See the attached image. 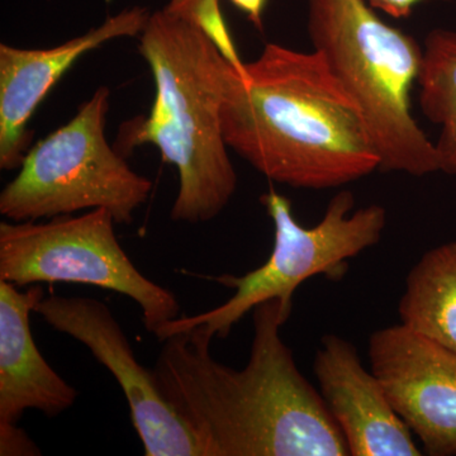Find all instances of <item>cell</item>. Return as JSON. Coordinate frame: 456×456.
<instances>
[{"instance_id":"obj_8","label":"cell","mask_w":456,"mask_h":456,"mask_svg":"<svg viewBox=\"0 0 456 456\" xmlns=\"http://www.w3.org/2000/svg\"><path fill=\"white\" fill-rule=\"evenodd\" d=\"M55 331L82 342L113 374L130 407L146 456H203L191 428L159 389L154 370L143 368L112 311L89 297H44L35 308Z\"/></svg>"},{"instance_id":"obj_10","label":"cell","mask_w":456,"mask_h":456,"mask_svg":"<svg viewBox=\"0 0 456 456\" xmlns=\"http://www.w3.org/2000/svg\"><path fill=\"white\" fill-rule=\"evenodd\" d=\"M149 9L134 7L108 17L101 26L51 49L0 45V169L20 167L28 152L29 121L51 89L89 51L123 37H137Z\"/></svg>"},{"instance_id":"obj_11","label":"cell","mask_w":456,"mask_h":456,"mask_svg":"<svg viewBox=\"0 0 456 456\" xmlns=\"http://www.w3.org/2000/svg\"><path fill=\"white\" fill-rule=\"evenodd\" d=\"M320 393L340 428L351 456H421L413 434L393 408L358 350L335 334L325 335L314 356Z\"/></svg>"},{"instance_id":"obj_4","label":"cell","mask_w":456,"mask_h":456,"mask_svg":"<svg viewBox=\"0 0 456 456\" xmlns=\"http://www.w3.org/2000/svg\"><path fill=\"white\" fill-rule=\"evenodd\" d=\"M307 29L314 50L364 117L379 170L440 171L434 142L411 112L424 59L419 42L387 25L365 0H308Z\"/></svg>"},{"instance_id":"obj_15","label":"cell","mask_w":456,"mask_h":456,"mask_svg":"<svg viewBox=\"0 0 456 456\" xmlns=\"http://www.w3.org/2000/svg\"><path fill=\"white\" fill-rule=\"evenodd\" d=\"M165 9L198 27L242 77L246 62L240 57L222 14L221 0H169Z\"/></svg>"},{"instance_id":"obj_2","label":"cell","mask_w":456,"mask_h":456,"mask_svg":"<svg viewBox=\"0 0 456 456\" xmlns=\"http://www.w3.org/2000/svg\"><path fill=\"white\" fill-rule=\"evenodd\" d=\"M221 118L227 146L272 182L330 189L379 170L364 117L314 50L265 45Z\"/></svg>"},{"instance_id":"obj_6","label":"cell","mask_w":456,"mask_h":456,"mask_svg":"<svg viewBox=\"0 0 456 456\" xmlns=\"http://www.w3.org/2000/svg\"><path fill=\"white\" fill-rule=\"evenodd\" d=\"M110 98V89L101 86L70 121L28 150L16 178L0 193L2 216L38 221L104 208L116 224L134 221L152 182L108 143Z\"/></svg>"},{"instance_id":"obj_14","label":"cell","mask_w":456,"mask_h":456,"mask_svg":"<svg viewBox=\"0 0 456 456\" xmlns=\"http://www.w3.org/2000/svg\"><path fill=\"white\" fill-rule=\"evenodd\" d=\"M422 49L417 82L419 108L428 121L440 127L434 143L440 171L456 175V32L434 29Z\"/></svg>"},{"instance_id":"obj_16","label":"cell","mask_w":456,"mask_h":456,"mask_svg":"<svg viewBox=\"0 0 456 456\" xmlns=\"http://www.w3.org/2000/svg\"><path fill=\"white\" fill-rule=\"evenodd\" d=\"M0 455H41V452L17 424H0Z\"/></svg>"},{"instance_id":"obj_1","label":"cell","mask_w":456,"mask_h":456,"mask_svg":"<svg viewBox=\"0 0 456 456\" xmlns=\"http://www.w3.org/2000/svg\"><path fill=\"white\" fill-rule=\"evenodd\" d=\"M292 311L279 299L254 308L250 356L240 370L213 358L202 326L163 341L156 382L203 456L349 455L322 395L281 338Z\"/></svg>"},{"instance_id":"obj_18","label":"cell","mask_w":456,"mask_h":456,"mask_svg":"<svg viewBox=\"0 0 456 456\" xmlns=\"http://www.w3.org/2000/svg\"><path fill=\"white\" fill-rule=\"evenodd\" d=\"M231 3L245 13L257 29L263 31V14L268 0H231Z\"/></svg>"},{"instance_id":"obj_9","label":"cell","mask_w":456,"mask_h":456,"mask_svg":"<svg viewBox=\"0 0 456 456\" xmlns=\"http://www.w3.org/2000/svg\"><path fill=\"white\" fill-rule=\"evenodd\" d=\"M371 371L430 456L456 455V353L393 325L369 338Z\"/></svg>"},{"instance_id":"obj_13","label":"cell","mask_w":456,"mask_h":456,"mask_svg":"<svg viewBox=\"0 0 456 456\" xmlns=\"http://www.w3.org/2000/svg\"><path fill=\"white\" fill-rule=\"evenodd\" d=\"M402 325L456 353V241L431 248L406 278Z\"/></svg>"},{"instance_id":"obj_5","label":"cell","mask_w":456,"mask_h":456,"mask_svg":"<svg viewBox=\"0 0 456 456\" xmlns=\"http://www.w3.org/2000/svg\"><path fill=\"white\" fill-rule=\"evenodd\" d=\"M261 203L274 224L269 259L241 277L213 278L235 290L233 296L215 310L169 321L156 332L158 340L197 326L213 338H226L232 327L260 303L279 299L293 305L294 293L308 279L323 275L329 281H341L349 261L377 245L387 226V211L379 204L353 211L355 197L350 191H338L314 227L298 224L290 200L273 189L261 197Z\"/></svg>"},{"instance_id":"obj_7","label":"cell","mask_w":456,"mask_h":456,"mask_svg":"<svg viewBox=\"0 0 456 456\" xmlns=\"http://www.w3.org/2000/svg\"><path fill=\"white\" fill-rule=\"evenodd\" d=\"M112 213L0 224V281L17 287L37 283L94 285L128 297L140 305L143 325L156 334L180 317L175 294L146 278L125 253Z\"/></svg>"},{"instance_id":"obj_12","label":"cell","mask_w":456,"mask_h":456,"mask_svg":"<svg viewBox=\"0 0 456 456\" xmlns=\"http://www.w3.org/2000/svg\"><path fill=\"white\" fill-rule=\"evenodd\" d=\"M44 297L40 287L20 290L0 281V424H18L27 410L61 415L79 395L33 340L29 314Z\"/></svg>"},{"instance_id":"obj_17","label":"cell","mask_w":456,"mask_h":456,"mask_svg":"<svg viewBox=\"0 0 456 456\" xmlns=\"http://www.w3.org/2000/svg\"><path fill=\"white\" fill-rule=\"evenodd\" d=\"M371 8L382 11L397 20L410 17L417 5L425 0H365Z\"/></svg>"},{"instance_id":"obj_3","label":"cell","mask_w":456,"mask_h":456,"mask_svg":"<svg viewBox=\"0 0 456 456\" xmlns=\"http://www.w3.org/2000/svg\"><path fill=\"white\" fill-rule=\"evenodd\" d=\"M139 49L154 77V103L146 118L125 126L123 145L155 146L175 167L171 220L212 221L237 189L221 114L241 73L198 27L165 8L150 16Z\"/></svg>"}]
</instances>
